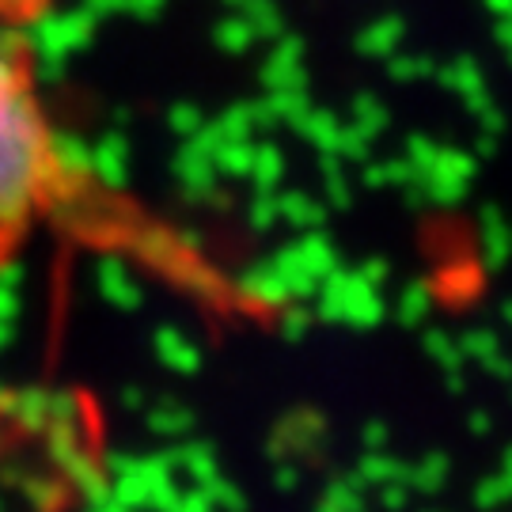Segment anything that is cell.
I'll list each match as a JSON object with an SVG mask.
<instances>
[{
	"instance_id": "cell-1",
	"label": "cell",
	"mask_w": 512,
	"mask_h": 512,
	"mask_svg": "<svg viewBox=\"0 0 512 512\" xmlns=\"http://www.w3.org/2000/svg\"><path fill=\"white\" fill-rule=\"evenodd\" d=\"M76 167L27 50L0 23V239L76 202Z\"/></svg>"
}]
</instances>
